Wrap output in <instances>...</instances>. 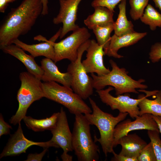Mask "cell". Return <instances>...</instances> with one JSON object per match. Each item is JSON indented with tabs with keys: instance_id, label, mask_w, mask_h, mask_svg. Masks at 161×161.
<instances>
[{
	"instance_id": "obj_1",
	"label": "cell",
	"mask_w": 161,
	"mask_h": 161,
	"mask_svg": "<svg viewBox=\"0 0 161 161\" xmlns=\"http://www.w3.org/2000/svg\"><path fill=\"white\" fill-rule=\"evenodd\" d=\"M41 0H23L12 8L0 27V48L13 44L20 36L27 34L41 14Z\"/></svg>"
},
{
	"instance_id": "obj_2",
	"label": "cell",
	"mask_w": 161,
	"mask_h": 161,
	"mask_svg": "<svg viewBox=\"0 0 161 161\" xmlns=\"http://www.w3.org/2000/svg\"><path fill=\"white\" fill-rule=\"evenodd\" d=\"M89 101L92 109V113L84 114L91 125L95 126L100 134V137L94 136V141L98 142L103 151L107 157L108 153L114 151V133L115 128L120 122L124 120L129 114L127 112H119L118 115L114 116L111 114L103 111L91 97Z\"/></svg>"
},
{
	"instance_id": "obj_3",
	"label": "cell",
	"mask_w": 161,
	"mask_h": 161,
	"mask_svg": "<svg viewBox=\"0 0 161 161\" xmlns=\"http://www.w3.org/2000/svg\"><path fill=\"white\" fill-rule=\"evenodd\" d=\"M109 62L112 69L108 73L102 76L93 73L91 74L93 87L96 90L103 89L107 86H112L114 88L115 94L117 96L124 93H138L137 89H144L148 88L143 83L145 80L140 79L135 80L128 75L125 68H120L112 60H110Z\"/></svg>"
},
{
	"instance_id": "obj_4",
	"label": "cell",
	"mask_w": 161,
	"mask_h": 161,
	"mask_svg": "<svg viewBox=\"0 0 161 161\" xmlns=\"http://www.w3.org/2000/svg\"><path fill=\"white\" fill-rule=\"evenodd\" d=\"M72 133L73 150L79 161H97L99 159L98 146L92 138L91 125L83 114L75 115Z\"/></svg>"
},
{
	"instance_id": "obj_5",
	"label": "cell",
	"mask_w": 161,
	"mask_h": 161,
	"mask_svg": "<svg viewBox=\"0 0 161 161\" xmlns=\"http://www.w3.org/2000/svg\"><path fill=\"white\" fill-rule=\"evenodd\" d=\"M19 78L21 85L17 97L18 107L9 120L13 125L20 123L26 116L28 108L34 102L44 97L41 80L28 72L21 73Z\"/></svg>"
},
{
	"instance_id": "obj_6",
	"label": "cell",
	"mask_w": 161,
	"mask_h": 161,
	"mask_svg": "<svg viewBox=\"0 0 161 161\" xmlns=\"http://www.w3.org/2000/svg\"><path fill=\"white\" fill-rule=\"evenodd\" d=\"M42 86L44 97L63 105L71 114L92 113L91 108L71 88L55 81L44 82Z\"/></svg>"
},
{
	"instance_id": "obj_7",
	"label": "cell",
	"mask_w": 161,
	"mask_h": 161,
	"mask_svg": "<svg viewBox=\"0 0 161 161\" xmlns=\"http://www.w3.org/2000/svg\"><path fill=\"white\" fill-rule=\"evenodd\" d=\"M90 40L89 39L80 47L77 59L71 62L67 68V72L72 76L71 88L83 100L89 98L93 92L92 78L88 75L81 61L83 54L88 47Z\"/></svg>"
},
{
	"instance_id": "obj_8",
	"label": "cell",
	"mask_w": 161,
	"mask_h": 161,
	"mask_svg": "<svg viewBox=\"0 0 161 161\" xmlns=\"http://www.w3.org/2000/svg\"><path fill=\"white\" fill-rule=\"evenodd\" d=\"M91 34L86 27H79L69 35L59 42L52 41L55 52L54 61L56 63L64 59L71 62L75 61L78 56L80 47L89 39Z\"/></svg>"
},
{
	"instance_id": "obj_9",
	"label": "cell",
	"mask_w": 161,
	"mask_h": 161,
	"mask_svg": "<svg viewBox=\"0 0 161 161\" xmlns=\"http://www.w3.org/2000/svg\"><path fill=\"white\" fill-rule=\"evenodd\" d=\"M114 89V87L109 86L105 89L96 90V92L101 101L109 106L112 110L117 109L119 112H127L133 119L139 116L138 104L145 95H140L137 99L131 98L130 95L128 94L124 95H119L114 97L110 93Z\"/></svg>"
},
{
	"instance_id": "obj_10",
	"label": "cell",
	"mask_w": 161,
	"mask_h": 161,
	"mask_svg": "<svg viewBox=\"0 0 161 161\" xmlns=\"http://www.w3.org/2000/svg\"><path fill=\"white\" fill-rule=\"evenodd\" d=\"M52 137L50 140L56 148H61L63 152L61 155L63 161H72V157L67 153L73 151L72 134L71 132L66 114L61 107L55 126L51 131Z\"/></svg>"
},
{
	"instance_id": "obj_11",
	"label": "cell",
	"mask_w": 161,
	"mask_h": 161,
	"mask_svg": "<svg viewBox=\"0 0 161 161\" xmlns=\"http://www.w3.org/2000/svg\"><path fill=\"white\" fill-rule=\"evenodd\" d=\"M82 0H59L60 9L58 15L53 18V23L63 24L60 38L68 32L73 31L79 27L75 24L78 6Z\"/></svg>"
},
{
	"instance_id": "obj_12",
	"label": "cell",
	"mask_w": 161,
	"mask_h": 161,
	"mask_svg": "<svg viewBox=\"0 0 161 161\" xmlns=\"http://www.w3.org/2000/svg\"><path fill=\"white\" fill-rule=\"evenodd\" d=\"M135 118L133 121L129 119L124 120L116 126L114 133V148L117 145V142L120 138L132 131L151 130L159 131L158 125L152 114L145 113Z\"/></svg>"
},
{
	"instance_id": "obj_13",
	"label": "cell",
	"mask_w": 161,
	"mask_h": 161,
	"mask_svg": "<svg viewBox=\"0 0 161 161\" xmlns=\"http://www.w3.org/2000/svg\"><path fill=\"white\" fill-rule=\"evenodd\" d=\"M17 131L10 138L0 155V158L7 156L18 155L26 153L30 147L37 145L45 148L54 147L50 140L46 142H37L29 140L24 136L20 123Z\"/></svg>"
},
{
	"instance_id": "obj_14",
	"label": "cell",
	"mask_w": 161,
	"mask_h": 161,
	"mask_svg": "<svg viewBox=\"0 0 161 161\" xmlns=\"http://www.w3.org/2000/svg\"><path fill=\"white\" fill-rule=\"evenodd\" d=\"M103 47V45H99L95 40H90L86 50V58L82 61L88 73H95L98 76H102L110 72L103 63V56L105 55Z\"/></svg>"
},
{
	"instance_id": "obj_15",
	"label": "cell",
	"mask_w": 161,
	"mask_h": 161,
	"mask_svg": "<svg viewBox=\"0 0 161 161\" xmlns=\"http://www.w3.org/2000/svg\"><path fill=\"white\" fill-rule=\"evenodd\" d=\"M60 31L58 30L56 34L49 40L41 35H38L34 37V40L44 42L38 44H27L18 39L14 41L13 44L21 48L24 51H27L34 58L44 56L51 59L54 61L55 58V52L52 41L55 42L60 37Z\"/></svg>"
},
{
	"instance_id": "obj_16",
	"label": "cell",
	"mask_w": 161,
	"mask_h": 161,
	"mask_svg": "<svg viewBox=\"0 0 161 161\" xmlns=\"http://www.w3.org/2000/svg\"><path fill=\"white\" fill-rule=\"evenodd\" d=\"M146 32H134L118 36L114 34L111 37L108 48L104 50L105 55L109 57L120 58L123 56L117 52L121 48L134 44L145 37Z\"/></svg>"
},
{
	"instance_id": "obj_17",
	"label": "cell",
	"mask_w": 161,
	"mask_h": 161,
	"mask_svg": "<svg viewBox=\"0 0 161 161\" xmlns=\"http://www.w3.org/2000/svg\"><path fill=\"white\" fill-rule=\"evenodd\" d=\"M41 63V67L44 70L41 80L44 82L55 81L71 88L72 78L69 73L61 72L55 63L51 59L45 58Z\"/></svg>"
},
{
	"instance_id": "obj_18",
	"label": "cell",
	"mask_w": 161,
	"mask_h": 161,
	"mask_svg": "<svg viewBox=\"0 0 161 161\" xmlns=\"http://www.w3.org/2000/svg\"><path fill=\"white\" fill-rule=\"evenodd\" d=\"M0 49L4 52L19 60L24 65L28 72L41 80L44 70L36 63L33 56L26 54L24 50L15 44H12Z\"/></svg>"
},
{
	"instance_id": "obj_19",
	"label": "cell",
	"mask_w": 161,
	"mask_h": 161,
	"mask_svg": "<svg viewBox=\"0 0 161 161\" xmlns=\"http://www.w3.org/2000/svg\"><path fill=\"white\" fill-rule=\"evenodd\" d=\"M117 144L122 146L120 154L137 158L140 151L147 143L135 133L128 134L121 137Z\"/></svg>"
},
{
	"instance_id": "obj_20",
	"label": "cell",
	"mask_w": 161,
	"mask_h": 161,
	"mask_svg": "<svg viewBox=\"0 0 161 161\" xmlns=\"http://www.w3.org/2000/svg\"><path fill=\"white\" fill-rule=\"evenodd\" d=\"M138 91L146 94L138 104L139 115L148 113L161 116V90L148 91L140 89Z\"/></svg>"
},
{
	"instance_id": "obj_21",
	"label": "cell",
	"mask_w": 161,
	"mask_h": 161,
	"mask_svg": "<svg viewBox=\"0 0 161 161\" xmlns=\"http://www.w3.org/2000/svg\"><path fill=\"white\" fill-rule=\"evenodd\" d=\"M94 12L84 20V23L89 29L96 26H103L114 23V13L106 7L97 6L94 7Z\"/></svg>"
},
{
	"instance_id": "obj_22",
	"label": "cell",
	"mask_w": 161,
	"mask_h": 161,
	"mask_svg": "<svg viewBox=\"0 0 161 161\" xmlns=\"http://www.w3.org/2000/svg\"><path fill=\"white\" fill-rule=\"evenodd\" d=\"M126 0H123L120 3L118 17L114 23V34L118 36L135 32L132 22L129 21L126 17Z\"/></svg>"
},
{
	"instance_id": "obj_23",
	"label": "cell",
	"mask_w": 161,
	"mask_h": 161,
	"mask_svg": "<svg viewBox=\"0 0 161 161\" xmlns=\"http://www.w3.org/2000/svg\"><path fill=\"white\" fill-rule=\"evenodd\" d=\"M59 114V112L55 113L49 117L41 119L26 116L23 120L27 127L34 131H51L55 126Z\"/></svg>"
},
{
	"instance_id": "obj_24",
	"label": "cell",
	"mask_w": 161,
	"mask_h": 161,
	"mask_svg": "<svg viewBox=\"0 0 161 161\" xmlns=\"http://www.w3.org/2000/svg\"><path fill=\"white\" fill-rule=\"evenodd\" d=\"M140 19L152 31L155 30L157 27H161V14L151 4L147 5Z\"/></svg>"
},
{
	"instance_id": "obj_25",
	"label": "cell",
	"mask_w": 161,
	"mask_h": 161,
	"mask_svg": "<svg viewBox=\"0 0 161 161\" xmlns=\"http://www.w3.org/2000/svg\"><path fill=\"white\" fill-rule=\"evenodd\" d=\"M114 23L103 26H96L92 30L95 35L97 42L99 45L103 46L104 50L109 44L111 34L114 30Z\"/></svg>"
},
{
	"instance_id": "obj_26",
	"label": "cell",
	"mask_w": 161,
	"mask_h": 161,
	"mask_svg": "<svg viewBox=\"0 0 161 161\" xmlns=\"http://www.w3.org/2000/svg\"><path fill=\"white\" fill-rule=\"evenodd\" d=\"M149 0H129L130 7L129 14L134 21L140 19L143 14Z\"/></svg>"
},
{
	"instance_id": "obj_27",
	"label": "cell",
	"mask_w": 161,
	"mask_h": 161,
	"mask_svg": "<svg viewBox=\"0 0 161 161\" xmlns=\"http://www.w3.org/2000/svg\"><path fill=\"white\" fill-rule=\"evenodd\" d=\"M147 134L152 145L157 161H161V140L159 131L147 130Z\"/></svg>"
},
{
	"instance_id": "obj_28",
	"label": "cell",
	"mask_w": 161,
	"mask_h": 161,
	"mask_svg": "<svg viewBox=\"0 0 161 161\" xmlns=\"http://www.w3.org/2000/svg\"><path fill=\"white\" fill-rule=\"evenodd\" d=\"M138 161H157L156 157L151 142L142 149L137 158Z\"/></svg>"
},
{
	"instance_id": "obj_29",
	"label": "cell",
	"mask_w": 161,
	"mask_h": 161,
	"mask_svg": "<svg viewBox=\"0 0 161 161\" xmlns=\"http://www.w3.org/2000/svg\"><path fill=\"white\" fill-rule=\"evenodd\" d=\"M123 0H93L91 3L92 7L102 6L107 8L114 12L116 5Z\"/></svg>"
},
{
	"instance_id": "obj_30",
	"label": "cell",
	"mask_w": 161,
	"mask_h": 161,
	"mask_svg": "<svg viewBox=\"0 0 161 161\" xmlns=\"http://www.w3.org/2000/svg\"><path fill=\"white\" fill-rule=\"evenodd\" d=\"M149 58L152 62H158L161 58V43L157 42L153 45L149 53Z\"/></svg>"
},
{
	"instance_id": "obj_31",
	"label": "cell",
	"mask_w": 161,
	"mask_h": 161,
	"mask_svg": "<svg viewBox=\"0 0 161 161\" xmlns=\"http://www.w3.org/2000/svg\"><path fill=\"white\" fill-rule=\"evenodd\" d=\"M12 129L11 126L4 120L2 114L0 115V137L3 135H7L10 134V129Z\"/></svg>"
},
{
	"instance_id": "obj_32",
	"label": "cell",
	"mask_w": 161,
	"mask_h": 161,
	"mask_svg": "<svg viewBox=\"0 0 161 161\" xmlns=\"http://www.w3.org/2000/svg\"><path fill=\"white\" fill-rule=\"evenodd\" d=\"M48 148H45L40 153L30 154L25 161H40L45 155L48 150Z\"/></svg>"
},
{
	"instance_id": "obj_33",
	"label": "cell",
	"mask_w": 161,
	"mask_h": 161,
	"mask_svg": "<svg viewBox=\"0 0 161 161\" xmlns=\"http://www.w3.org/2000/svg\"><path fill=\"white\" fill-rule=\"evenodd\" d=\"M112 153L113 157L111 159L112 161H138L137 158L130 157L116 154L114 151Z\"/></svg>"
},
{
	"instance_id": "obj_34",
	"label": "cell",
	"mask_w": 161,
	"mask_h": 161,
	"mask_svg": "<svg viewBox=\"0 0 161 161\" xmlns=\"http://www.w3.org/2000/svg\"><path fill=\"white\" fill-rule=\"evenodd\" d=\"M42 4L43 9L41 13V15L43 16H45L48 13V0H41Z\"/></svg>"
},
{
	"instance_id": "obj_35",
	"label": "cell",
	"mask_w": 161,
	"mask_h": 161,
	"mask_svg": "<svg viewBox=\"0 0 161 161\" xmlns=\"http://www.w3.org/2000/svg\"><path fill=\"white\" fill-rule=\"evenodd\" d=\"M8 5L6 0H0V12L4 13Z\"/></svg>"
},
{
	"instance_id": "obj_36",
	"label": "cell",
	"mask_w": 161,
	"mask_h": 161,
	"mask_svg": "<svg viewBox=\"0 0 161 161\" xmlns=\"http://www.w3.org/2000/svg\"><path fill=\"white\" fill-rule=\"evenodd\" d=\"M152 116L158 125L159 132L161 134V116L153 115Z\"/></svg>"
},
{
	"instance_id": "obj_37",
	"label": "cell",
	"mask_w": 161,
	"mask_h": 161,
	"mask_svg": "<svg viewBox=\"0 0 161 161\" xmlns=\"http://www.w3.org/2000/svg\"><path fill=\"white\" fill-rule=\"evenodd\" d=\"M155 7L161 10V0H153Z\"/></svg>"
},
{
	"instance_id": "obj_38",
	"label": "cell",
	"mask_w": 161,
	"mask_h": 161,
	"mask_svg": "<svg viewBox=\"0 0 161 161\" xmlns=\"http://www.w3.org/2000/svg\"><path fill=\"white\" fill-rule=\"evenodd\" d=\"M6 0L9 3H12L16 1V0Z\"/></svg>"
}]
</instances>
